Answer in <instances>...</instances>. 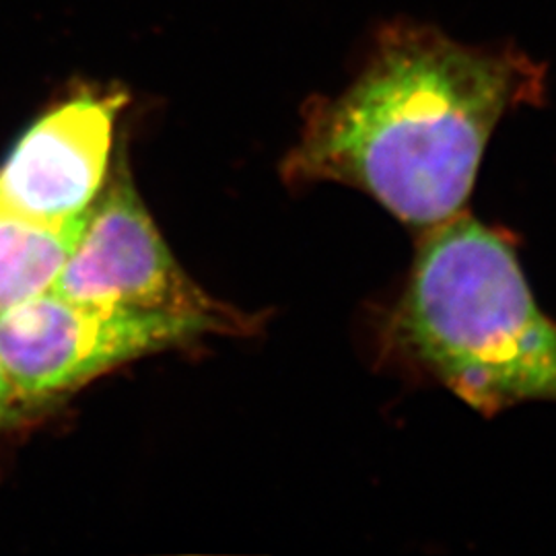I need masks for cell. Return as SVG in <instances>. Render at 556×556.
Segmentation results:
<instances>
[{
	"instance_id": "obj_1",
	"label": "cell",
	"mask_w": 556,
	"mask_h": 556,
	"mask_svg": "<svg viewBox=\"0 0 556 556\" xmlns=\"http://www.w3.org/2000/svg\"><path fill=\"white\" fill-rule=\"evenodd\" d=\"M540 83L526 60L394 31L340 96L309 108L282 176L357 188L404 225L429 229L466 208L493 130L536 101Z\"/></svg>"
},
{
	"instance_id": "obj_2",
	"label": "cell",
	"mask_w": 556,
	"mask_h": 556,
	"mask_svg": "<svg viewBox=\"0 0 556 556\" xmlns=\"http://www.w3.org/2000/svg\"><path fill=\"white\" fill-rule=\"evenodd\" d=\"M371 342L383 367L431 379L484 417L556 402V321L516 241L466 211L422 229L402 291L374 312Z\"/></svg>"
},
{
	"instance_id": "obj_3",
	"label": "cell",
	"mask_w": 556,
	"mask_h": 556,
	"mask_svg": "<svg viewBox=\"0 0 556 556\" xmlns=\"http://www.w3.org/2000/svg\"><path fill=\"white\" fill-rule=\"evenodd\" d=\"M227 332L215 319L79 303L50 289L0 314V363L31 404L122 363Z\"/></svg>"
},
{
	"instance_id": "obj_4",
	"label": "cell",
	"mask_w": 556,
	"mask_h": 556,
	"mask_svg": "<svg viewBox=\"0 0 556 556\" xmlns=\"http://www.w3.org/2000/svg\"><path fill=\"white\" fill-rule=\"evenodd\" d=\"M50 291L100 307L215 319L236 334L256 326L215 303L179 268L122 161L85 213Z\"/></svg>"
},
{
	"instance_id": "obj_5",
	"label": "cell",
	"mask_w": 556,
	"mask_h": 556,
	"mask_svg": "<svg viewBox=\"0 0 556 556\" xmlns=\"http://www.w3.org/2000/svg\"><path fill=\"white\" fill-rule=\"evenodd\" d=\"M122 103L85 93L34 122L0 165V206L50 227L79 223L108 178Z\"/></svg>"
},
{
	"instance_id": "obj_6",
	"label": "cell",
	"mask_w": 556,
	"mask_h": 556,
	"mask_svg": "<svg viewBox=\"0 0 556 556\" xmlns=\"http://www.w3.org/2000/svg\"><path fill=\"white\" fill-rule=\"evenodd\" d=\"M80 223L50 227L0 206V314L52 287Z\"/></svg>"
},
{
	"instance_id": "obj_7",
	"label": "cell",
	"mask_w": 556,
	"mask_h": 556,
	"mask_svg": "<svg viewBox=\"0 0 556 556\" xmlns=\"http://www.w3.org/2000/svg\"><path fill=\"white\" fill-rule=\"evenodd\" d=\"M27 406H34V404L27 397L21 396L20 390L13 386V381L7 376L0 363V427L17 420L23 408Z\"/></svg>"
}]
</instances>
